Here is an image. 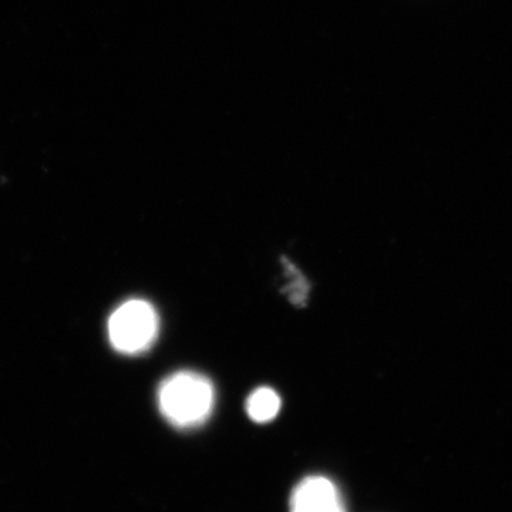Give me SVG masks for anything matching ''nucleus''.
<instances>
[{"mask_svg":"<svg viewBox=\"0 0 512 512\" xmlns=\"http://www.w3.org/2000/svg\"><path fill=\"white\" fill-rule=\"evenodd\" d=\"M282 264H285L289 272H292L291 279H289V288L286 289V295L289 296V299H291L295 305H305L306 296H308L309 293L308 282H306L301 272H298V269H296L288 259H284Z\"/></svg>","mask_w":512,"mask_h":512,"instance_id":"obj_5","label":"nucleus"},{"mask_svg":"<svg viewBox=\"0 0 512 512\" xmlns=\"http://www.w3.org/2000/svg\"><path fill=\"white\" fill-rule=\"evenodd\" d=\"M160 319L154 306L143 299H131L119 306L109 319V339L124 355H140L154 345Z\"/></svg>","mask_w":512,"mask_h":512,"instance_id":"obj_2","label":"nucleus"},{"mask_svg":"<svg viewBox=\"0 0 512 512\" xmlns=\"http://www.w3.org/2000/svg\"><path fill=\"white\" fill-rule=\"evenodd\" d=\"M289 512H346L338 485L328 477L309 476L293 488Z\"/></svg>","mask_w":512,"mask_h":512,"instance_id":"obj_3","label":"nucleus"},{"mask_svg":"<svg viewBox=\"0 0 512 512\" xmlns=\"http://www.w3.org/2000/svg\"><path fill=\"white\" fill-rule=\"evenodd\" d=\"M281 397L271 387H259L254 390L247 400L249 419L255 423H268L281 412Z\"/></svg>","mask_w":512,"mask_h":512,"instance_id":"obj_4","label":"nucleus"},{"mask_svg":"<svg viewBox=\"0 0 512 512\" xmlns=\"http://www.w3.org/2000/svg\"><path fill=\"white\" fill-rule=\"evenodd\" d=\"M158 409L178 430L207 423L215 407V387L207 376L183 370L168 376L158 389Z\"/></svg>","mask_w":512,"mask_h":512,"instance_id":"obj_1","label":"nucleus"}]
</instances>
